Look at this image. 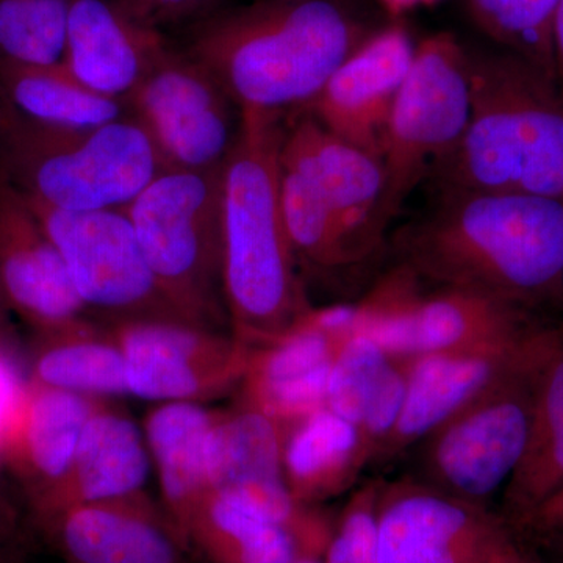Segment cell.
I'll return each mask as SVG.
<instances>
[{
    "mask_svg": "<svg viewBox=\"0 0 563 563\" xmlns=\"http://www.w3.org/2000/svg\"><path fill=\"white\" fill-rule=\"evenodd\" d=\"M384 25L352 0H254L203 18L185 52L240 110L287 118Z\"/></svg>",
    "mask_w": 563,
    "mask_h": 563,
    "instance_id": "cell-2",
    "label": "cell"
},
{
    "mask_svg": "<svg viewBox=\"0 0 563 563\" xmlns=\"http://www.w3.org/2000/svg\"><path fill=\"white\" fill-rule=\"evenodd\" d=\"M391 362L368 336L351 335L332 363L325 407L357 426Z\"/></svg>",
    "mask_w": 563,
    "mask_h": 563,
    "instance_id": "cell-31",
    "label": "cell"
},
{
    "mask_svg": "<svg viewBox=\"0 0 563 563\" xmlns=\"http://www.w3.org/2000/svg\"><path fill=\"white\" fill-rule=\"evenodd\" d=\"M484 563H536L532 562L531 559L528 558L523 553V551L520 550V548L515 544L514 548H510L507 553H504L503 555H499V558L492 559V561H487Z\"/></svg>",
    "mask_w": 563,
    "mask_h": 563,
    "instance_id": "cell-40",
    "label": "cell"
},
{
    "mask_svg": "<svg viewBox=\"0 0 563 563\" xmlns=\"http://www.w3.org/2000/svg\"><path fill=\"white\" fill-rule=\"evenodd\" d=\"M553 58L555 80L563 87V0H559L553 20Z\"/></svg>",
    "mask_w": 563,
    "mask_h": 563,
    "instance_id": "cell-37",
    "label": "cell"
},
{
    "mask_svg": "<svg viewBox=\"0 0 563 563\" xmlns=\"http://www.w3.org/2000/svg\"><path fill=\"white\" fill-rule=\"evenodd\" d=\"M515 544L483 506L448 493L410 487L380 495L379 563H484Z\"/></svg>",
    "mask_w": 563,
    "mask_h": 563,
    "instance_id": "cell-14",
    "label": "cell"
},
{
    "mask_svg": "<svg viewBox=\"0 0 563 563\" xmlns=\"http://www.w3.org/2000/svg\"><path fill=\"white\" fill-rule=\"evenodd\" d=\"M214 415L198 402H163L151 410L144 424L163 509L185 539L192 517L210 493L207 450Z\"/></svg>",
    "mask_w": 563,
    "mask_h": 563,
    "instance_id": "cell-23",
    "label": "cell"
},
{
    "mask_svg": "<svg viewBox=\"0 0 563 563\" xmlns=\"http://www.w3.org/2000/svg\"><path fill=\"white\" fill-rule=\"evenodd\" d=\"M25 201L57 247L88 310L109 314L114 322H190L155 279L124 209L65 211Z\"/></svg>",
    "mask_w": 563,
    "mask_h": 563,
    "instance_id": "cell-10",
    "label": "cell"
},
{
    "mask_svg": "<svg viewBox=\"0 0 563 563\" xmlns=\"http://www.w3.org/2000/svg\"><path fill=\"white\" fill-rule=\"evenodd\" d=\"M280 162L312 181L357 263L377 250L387 229L380 217L383 162L336 139L302 111L285 120Z\"/></svg>",
    "mask_w": 563,
    "mask_h": 563,
    "instance_id": "cell-15",
    "label": "cell"
},
{
    "mask_svg": "<svg viewBox=\"0 0 563 563\" xmlns=\"http://www.w3.org/2000/svg\"><path fill=\"white\" fill-rule=\"evenodd\" d=\"M169 49L158 27L120 0H73L63 66L91 91L125 103Z\"/></svg>",
    "mask_w": 563,
    "mask_h": 563,
    "instance_id": "cell-20",
    "label": "cell"
},
{
    "mask_svg": "<svg viewBox=\"0 0 563 563\" xmlns=\"http://www.w3.org/2000/svg\"><path fill=\"white\" fill-rule=\"evenodd\" d=\"M517 528L536 533L540 540L563 542V485Z\"/></svg>",
    "mask_w": 563,
    "mask_h": 563,
    "instance_id": "cell-36",
    "label": "cell"
},
{
    "mask_svg": "<svg viewBox=\"0 0 563 563\" xmlns=\"http://www.w3.org/2000/svg\"><path fill=\"white\" fill-rule=\"evenodd\" d=\"M222 168V285L233 336L272 343L312 310L298 277L280 202L285 118L242 111Z\"/></svg>",
    "mask_w": 563,
    "mask_h": 563,
    "instance_id": "cell-3",
    "label": "cell"
},
{
    "mask_svg": "<svg viewBox=\"0 0 563 563\" xmlns=\"http://www.w3.org/2000/svg\"><path fill=\"white\" fill-rule=\"evenodd\" d=\"M129 393L155 402H196L242 380L251 347L217 329L172 320L114 322Z\"/></svg>",
    "mask_w": 563,
    "mask_h": 563,
    "instance_id": "cell-12",
    "label": "cell"
},
{
    "mask_svg": "<svg viewBox=\"0 0 563 563\" xmlns=\"http://www.w3.org/2000/svg\"><path fill=\"white\" fill-rule=\"evenodd\" d=\"M285 426L244 406L214 415L207 450L210 493L287 526L324 554L332 526L292 498L284 473Z\"/></svg>",
    "mask_w": 563,
    "mask_h": 563,
    "instance_id": "cell-13",
    "label": "cell"
},
{
    "mask_svg": "<svg viewBox=\"0 0 563 563\" xmlns=\"http://www.w3.org/2000/svg\"><path fill=\"white\" fill-rule=\"evenodd\" d=\"M380 492L366 487L358 492L339 523L333 526L331 539L322 554V563H379L377 558V514Z\"/></svg>",
    "mask_w": 563,
    "mask_h": 563,
    "instance_id": "cell-32",
    "label": "cell"
},
{
    "mask_svg": "<svg viewBox=\"0 0 563 563\" xmlns=\"http://www.w3.org/2000/svg\"><path fill=\"white\" fill-rule=\"evenodd\" d=\"M470 118L429 169L433 190L563 199V87L521 55L466 46Z\"/></svg>",
    "mask_w": 563,
    "mask_h": 563,
    "instance_id": "cell-4",
    "label": "cell"
},
{
    "mask_svg": "<svg viewBox=\"0 0 563 563\" xmlns=\"http://www.w3.org/2000/svg\"><path fill=\"white\" fill-rule=\"evenodd\" d=\"M562 339L504 373L429 435L428 466L443 493L483 506L509 483L528 443L537 374Z\"/></svg>",
    "mask_w": 563,
    "mask_h": 563,
    "instance_id": "cell-9",
    "label": "cell"
},
{
    "mask_svg": "<svg viewBox=\"0 0 563 563\" xmlns=\"http://www.w3.org/2000/svg\"><path fill=\"white\" fill-rule=\"evenodd\" d=\"M468 118L466 44L450 32L428 36L417 44L385 132L380 209L385 228L428 177L433 163L459 143Z\"/></svg>",
    "mask_w": 563,
    "mask_h": 563,
    "instance_id": "cell-7",
    "label": "cell"
},
{
    "mask_svg": "<svg viewBox=\"0 0 563 563\" xmlns=\"http://www.w3.org/2000/svg\"><path fill=\"white\" fill-rule=\"evenodd\" d=\"M526 310L477 292L440 287L424 292L421 279L399 265L357 303L355 333L391 358L512 342L537 328Z\"/></svg>",
    "mask_w": 563,
    "mask_h": 563,
    "instance_id": "cell-8",
    "label": "cell"
},
{
    "mask_svg": "<svg viewBox=\"0 0 563 563\" xmlns=\"http://www.w3.org/2000/svg\"><path fill=\"white\" fill-rule=\"evenodd\" d=\"M376 2H379L393 16H398V14L413 9V7L420 5V3L424 5V0H376Z\"/></svg>",
    "mask_w": 563,
    "mask_h": 563,
    "instance_id": "cell-38",
    "label": "cell"
},
{
    "mask_svg": "<svg viewBox=\"0 0 563 563\" xmlns=\"http://www.w3.org/2000/svg\"><path fill=\"white\" fill-rule=\"evenodd\" d=\"M38 339L29 365L32 383L95 399L131 395L124 354L113 336L102 339L81 321L38 332Z\"/></svg>",
    "mask_w": 563,
    "mask_h": 563,
    "instance_id": "cell-28",
    "label": "cell"
},
{
    "mask_svg": "<svg viewBox=\"0 0 563 563\" xmlns=\"http://www.w3.org/2000/svg\"><path fill=\"white\" fill-rule=\"evenodd\" d=\"M0 290L36 332L84 321L87 306L32 207L0 177Z\"/></svg>",
    "mask_w": 563,
    "mask_h": 563,
    "instance_id": "cell-19",
    "label": "cell"
},
{
    "mask_svg": "<svg viewBox=\"0 0 563 563\" xmlns=\"http://www.w3.org/2000/svg\"><path fill=\"white\" fill-rule=\"evenodd\" d=\"M70 5L73 0H0V63L62 66Z\"/></svg>",
    "mask_w": 563,
    "mask_h": 563,
    "instance_id": "cell-29",
    "label": "cell"
},
{
    "mask_svg": "<svg viewBox=\"0 0 563 563\" xmlns=\"http://www.w3.org/2000/svg\"><path fill=\"white\" fill-rule=\"evenodd\" d=\"M166 298L188 321L228 320L222 285V169H165L125 207Z\"/></svg>",
    "mask_w": 563,
    "mask_h": 563,
    "instance_id": "cell-6",
    "label": "cell"
},
{
    "mask_svg": "<svg viewBox=\"0 0 563 563\" xmlns=\"http://www.w3.org/2000/svg\"><path fill=\"white\" fill-rule=\"evenodd\" d=\"M33 532L31 510L0 450V563H24Z\"/></svg>",
    "mask_w": 563,
    "mask_h": 563,
    "instance_id": "cell-34",
    "label": "cell"
},
{
    "mask_svg": "<svg viewBox=\"0 0 563 563\" xmlns=\"http://www.w3.org/2000/svg\"><path fill=\"white\" fill-rule=\"evenodd\" d=\"M9 310L2 290H0V346H11L9 320H7Z\"/></svg>",
    "mask_w": 563,
    "mask_h": 563,
    "instance_id": "cell-39",
    "label": "cell"
},
{
    "mask_svg": "<svg viewBox=\"0 0 563 563\" xmlns=\"http://www.w3.org/2000/svg\"><path fill=\"white\" fill-rule=\"evenodd\" d=\"M563 485V339L540 366L523 459L506 485L504 506L520 526Z\"/></svg>",
    "mask_w": 563,
    "mask_h": 563,
    "instance_id": "cell-26",
    "label": "cell"
},
{
    "mask_svg": "<svg viewBox=\"0 0 563 563\" xmlns=\"http://www.w3.org/2000/svg\"><path fill=\"white\" fill-rule=\"evenodd\" d=\"M561 332L537 325L512 342L410 358L401 415L380 453H398L431 435L504 373L539 354Z\"/></svg>",
    "mask_w": 563,
    "mask_h": 563,
    "instance_id": "cell-17",
    "label": "cell"
},
{
    "mask_svg": "<svg viewBox=\"0 0 563 563\" xmlns=\"http://www.w3.org/2000/svg\"><path fill=\"white\" fill-rule=\"evenodd\" d=\"M366 462L357 426L328 407L285 428V481L302 506L343 492Z\"/></svg>",
    "mask_w": 563,
    "mask_h": 563,
    "instance_id": "cell-25",
    "label": "cell"
},
{
    "mask_svg": "<svg viewBox=\"0 0 563 563\" xmlns=\"http://www.w3.org/2000/svg\"><path fill=\"white\" fill-rule=\"evenodd\" d=\"M407 376H409V361L393 358L390 368L385 373L384 379L374 391L372 401L366 406L365 413L357 424L363 450L368 459L383 450L384 443L387 442L399 420L404 399H406Z\"/></svg>",
    "mask_w": 563,
    "mask_h": 563,
    "instance_id": "cell-33",
    "label": "cell"
},
{
    "mask_svg": "<svg viewBox=\"0 0 563 563\" xmlns=\"http://www.w3.org/2000/svg\"><path fill=\"white\" fill-rule=\"evenodd\" d=\"M125 9L141 20L158 27L161 24L209 16L218 0H120Z\"/></svg>",
    "mask_w": 563,
    "mask_h": 563,
    "instance_id": "cell-35",
    "label": "cell"
},
{
    "mask_svg": "<svg viewBox=\"0 0 563 563\" xmlns=\"http://www.w3.org/2000/svg\"><path fill=\"white\" fill-rule=\"evenodd\" d=\"M129 114L146 131L166 169L224 168L243 113L187 52L169 49L129 96Z\"/></svg>",
    "mask_w": 563,
    "mask_h": 563,
    "instance_id": "cell-11",
    "label": "cell"
},
{
    "mask_svg": "<svg viewBox=\"0 0 563 563\" xmlns=\"http://www.w3.org/2000/svg\"><path fill=\"white\" fill-rule=\"evenodd\" d=\"M66 563H188L190 543L146 493L79 504L35 525Z\"/></svg>",
    "mask_w": 563,
    "mask_h": 563,
    "instance_id": "cell-18",
    "label": "cell"
},
{
    "mask_svg": "<svg viewBox=\"0 0 563 563\" xmlns=\"http://www.w3.org/2000/svg\"><path fill=\"white\" fill-rule=\"evenodd\" d=\"M296 563H322L321 559H302V561H298Z\"/></svg>",
    "mask_w": 563,
    "mask_h": 563,
    "instance_id": "cell-42",
    "label": "cell"
},
{
    "mask_svg": "<svg viewBox=\"0 0 563 563\" xmlns=\"http://www.w3.org/2000/svg\"><path fill=\"white\" fill-rule=\"evenodd\" d=\"M165 169L131 114L66 131L0 107V177L32 201L65 211L122 210Z\"/></svg>",
    "mask_w": 563,
    "mask_h": 563,
    "instance_id": "cell-5",
    "label": "cell"
},
{
    "mask_svg": "<svg viewBox=\"0 0 563 563\" xmlns=\"http://www.w3.org/2000/svg\"><path fill=\"white\" fill-rule=\"evenodd\" d=\"M417 44L401 22H388L325 81L302 113L336 139L383 162L385 132ZM298 113V111H296Z\"/></svg>",
    "mask_w": 563,
    "mask_h": 563,
    "instance_id": "cell-16",
    "label": "cell"
},
{
    "mask_svg": "<svg viewBox=\"0 0 563 563\" xmlns=\"http://www.w3.org/2000/svg\"><path fill=\"white\" fill-rule=\"evenodd\" d=\"M547 543L548 550L555 555V563H563V542L562 540H542Z\"/></svg>",
    "mask_w": 563,
    "mask_h": 563,
    "instance_id": "cell-41",
    "label": "cell"
},
{
    "mask_svg": "<svg viewBox=\"0 0 563 563\" xmlns=\"http://www.w3.org/2000/svg\"><path fill=\"white\" fill-rule=\"evenodd\" d=\"M0 107L32 124L66 131L99 128L129 114L124 102L84 87L63 65L0 63Z\"/></svg>",
    "mask_w": 563,
    "mask_h": 563,
    "instance_id": "cell-27",
    "label": "cell"
},
{
    "mask_svg": "<svg viewBox=\"0 0 563 563\" xmlns=\"http://www.w3.org/2000/svg\"><path fill=\"white\" fill-rule=\"evenodd\" d=\"M99 399L57 388L29 385L27 399L2 454L35 518L49 509L65 484L85 426Z\"/></svg>",
    "mask_w": 563,
    "mask_h": 563,
    "instance_id": "cell-21",
    "label": "cell"
},
{
    "mask_svg": "<svg viewBox=\"0 0 563 563\" xmlns=\"http://www.w3.org/2000/svg\"><path fill=\"white\" fill-rule=\"evenodd\" d=\"M559 0H466L473 24L493 41L554 76L553 20Z\"/></svg>",
    "mask_w": 563,
    "mask_h": 563,
    "instance_id": "cell-30",
    "label": "cell"
},
{
    "mask_svg": "<svg viewBox=\"0 0 563 563\" xmlns=\"http://www.w3.org/2000/svg\"><path fill=\"white\" fill-rule=\"evenodd\" d=\"M151 454L146 437L122 410L99 401L85 426L73 466L49 509L33 521L79 504L113 501L144 493Z\"/></svg>",
    "mask_w": 563,
    "mask_h": 563,
    "instance_id": "cell-22",
    "label": "cell"
},
{
    "mask_svg": "<svg viewBox=\"0 0 563 563\" xmlns=\"http://www.w3.org/2000/svg\"><path fill=\"white\" fill-rule=\"evenodd\" d=\"M437 0H424V5H429V3H435Z\"/></svg>",
    "mask_w": 563,
    "mask_h": 563,
    "instance_id": "cell-43",
    "label": "cell"
},
{
    "mask_svg": "<svg viewBox=\"0 0 563 563\" xmlns=\"http://www.w3.org/2000/svg\"><path fill=\"white\" fill-rule=\"evenodd\" d=\"M431 209L398 232L421 280L533 312L563 310V199L440 188Z\"/></svg>",
    "mask_w": 563,
    "mask_h": 563,
    "instance_id": "cell-1",
    "label": "cell"
},
{
    "mask_svg": "<svg viewBox=\"0 0 563 563\" xmlns=\"http://www.w3.org/2000/svg\"><path fill=\"white\" fill-rule=\"evenodd\" d=\"M187 540L210 563H296L322 558L301 533L214 493L192 517Z\"/></svg>",
    "mask_w": 563,
    "mask_h": 563,
    "instance_id": "cell-24",
    "label": "cell"
}]
</instances>
